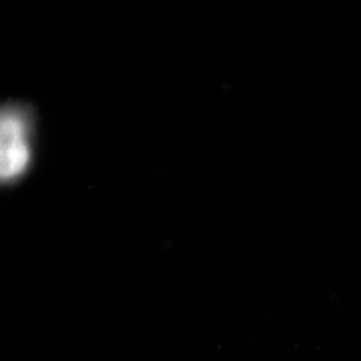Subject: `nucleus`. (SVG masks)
<instances>
[{"label": "nucleus", "instance_id": "nucleus-1", "mask_svg": "<svg viewBox=\"0 0 361 361\" xmlns=\"http://www.w3.org/2000/svg\"><path fill=\"white\" fill-rule=\"evenodd\" d=\"M31 158V114L19 104L0 107V182L22 176Z\"/></svg>", "mask_w": 361, "mask_h": 361}]
</instances>
